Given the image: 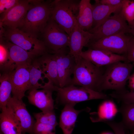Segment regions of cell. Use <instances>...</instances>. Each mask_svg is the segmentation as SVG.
<instances>
[{"mask_svg":"<svg viewBox=\"0 0 134 134\" xmlns=\"http://www.w3.org/2000/svg\"><path fill=\"white\" fill-rule=\"evenodd\" d=\"M53 1L29 0V8L19 29L39 38L51 17Z\"/></svg>","mask_w":134,"mask_h":134,"instance_id":"1","label":"cell"},{"mask_svg":"<svg viewBox=\"0 0 134 134\" xmlns=\"http://www.w3.org/2000/svg\"><path fill=\"white\" fill-rule=\"evenodd\" d=\"M104 68L105 66H97L81 57L76 63L71 85L101 92L102 81Z\"/></svg>","mask_w":134,"mask_h":134,"instance_id":"2","label":"cell"},{"mask_svg":"<svg viewBox=\"0 0 134 134\" xmlns=\"http://www.w3.org/2000/svg\"><path fill=\"white\" fill-rule=\"evenodd\" d=\"M119 61L105 66L101 89L112 90L120 93L128 91L126 89L134 65L127 62Z\"/></svg>","mask_w":134,"mask_h":134,"instance_id":"3","label":"cell"},{"mask_svg":"<svg viewBox=\"0 0 134 134\" xmlns=\"http://www.w3.org/2000/svg\"><path fill=\"white\" fill-rule=\"evenodd\" d=\"M0 27V38L19 46L37 57L48 53L43 41L36 37L18 28L1 26Z\"/></svg>","mask_w":134,"mask_h":134,"instance_id":"4","label":"cell"},{"mask_svg":"<svg viewBox=\"0 0 134 134\" xmlns=\"http://www.w3.org/2000/svg\"><path fill=\"white\" fill-rule=\"evenodd\" d=\"M52 89L57 93L56 102L65 105L70 104L75 106L81 102L96 99L107 100L110 97L102 92L72 85L63 87L53 86Z\"/></svg>","mask_w":134,"mask_h":134,"instance_id":"5","label":"cell"},{"mask_svg":"<svg viewBox=\"0 0 134 134\" xmlns=\"http://www.w3.org/2000/svg\"><path fill=\"white\" fill-rule=\"evenodd\" d=\"M80 1L73 0L53 1L51 18L69 35L77 23L76 17Z\"/></svg>","mask_w":134,"mask_h":134,"instance_id":"6","label":"cell"},{"mask_svg":"<svg viewBox=\"0 0 134 134\" xmlns=\"http://www.w3.org/2000/svg\"><path fill=\"white\" fill-rule=\"evenodd\" d=\"M40 37L48 53L50 52L54 54L68 46L69 35L51 17Z\"/></svg>","mask_w":134,"mask_h":134,"instance_id":"7","label":"cell"},{"mask_svg":"<svg viewBox=\"0 0 134 134\" xmlns=\"http://www.w3.org/2000/svg\"><path fill=\"white\" fill-rule=\"evenodd\" d=\"M131 33L130 27L120 11L110 16L99 27L91 33L92 36L89 43L119 33Z\"/></svg>","mask_w":134,"mask_h":134,"instance_id":"8","label":"cell"},{"mask_svg":"<svg viewBox=\"0 0 134 134\" xmlns=\"http://www.w3.org/2000/svg\"><path fill=\"white\" fill-rule=\"evenodd\" d=\"M130 37L125 33H119L89 43L86 47L88 48L126 55Z\"/></svg>","mask_w":134,"mask_h":134,"instance_id":"9","label":"cell"},{"mask_svg":"<svg viewBox=\"0 0 134 134\" xmlns=\"http://www.w3.org/2000/svg\"><path fill=\"white\" fill-rule=\"evenodd\" d=\"M53 54L57 62L59 87L71 85V76L73 74L76 64L74 57L69 53L67 47Z\"/></svg>","mask_w":134,"mask_h":134,"instance_id":"10","label":"cell"},{"mask_svg":"<svg viewBox=\"0 0 134 134\" xmlns=\"http://www.w3.org/2000/svg\"><path fill=\"white\" fill-rule=\"evenodd\" d=\"M0 39L6 44L9 53L8 62L2 71L3 72H11L18 66L30 65L37 57L17 45L2 39Z\"/></svg>","mask_w":134,"mask_h":134,"instance_id":"11","label":"cell"},{"mask_svg":"<svg viewBox=\"0 0 134 134\" xmlns=\"http://www.w3.org/2000/svg\"><path fill=\"white\" fill-rule=\"evenodd\" d=\"M30 65L18 66L10 72L13 97L18 99H22L26 92L30 90Z\"/></svg>","mask_w":134,"mask_h":134,"instance_id":"12","label":"cell"},{"mask_svg":"<svg viewBox=\"0 0 134 134\" xmlns=\"http://www.w3.org/2000/svg\"><path fill=\"white\" fill-rule=\"evenodd\" d=\"M30 6L29 0H21L0 19V25L12 29L22 26Z\"/></svg>","mask_w":134,"mask_h":134,"instance_id":"13","label":"cell"},{"mask_svg":"<svg viewBox=\"0 0 134 134\" xmlns=\"http://www.w3.org/2000/svg\"><path fill=\"white\" fill-rule=\"evenodd\" d=\"M7 106L12 109L20 122L22 134H34L33 129L36 121L30 114L22 99L11 97Z\"/></svg>","mask_w":134,"mask_h":134,"instance_id":"14","label":"cell"},{"mask_svg":"<svg viewBox=\"0 0 134 134\" xmlns=\"http://www.w3.org/2000/svg\"><path fill=\"white\" fill-rule=\"evenodd\" d=\"M80 56L99 67L105 66L119 61L127 62V58L125 55L90 48L85 51H82Z\"/></svg>","mask_w":134,"mask_h":134,"instance_id":"15","label":"cell"},{"mask_svg":"<svg viewBox=\"0 0 134 134\" xmlns=\"http://www.w3.org/2000/svg\"><path fill=\"white\" fill-rule=\"evenodd\" d=\"M69 36V53L74 57L76 63L81 58L80 54L83 48L89 43L92 34L81 29L77 23Z\"/></svg>","mask_w":134,"mask_h":134,"instance_id":"16","label":"cell"},{"mask_svg":"<svg viewBox=\"0 0 134 134\" xmlns=\"http://www.w3.org/2000/svg\"><path fill=\"white\" fill-rule=\"evenodd\" d=\"M53 91L46 88L41 90L29 91L27 98L29 102L42 112L54 110V100L52 94Z\"/></svg>","mask_w":134,"mask_h":134,"instance_id":"17","label":"cell"},{"mask_svg":"<svg viewBox=\"0 0 134 134\" xmlns=\"http://www.w3.org/2000/svg\"><path fill=\"white\" fill-rule=\"evenodd\" d=\"M122 4L116 6L102 4L99 0H95V3L92 5L93 24L92 28L89 32L91 33L97 29L110 16L112 13L120 12Z\"/></svg>","mask_w":134,"mask_h":134,"instance_id":"18","label":"cell"},{"mask_svg":"<svg viewBox=\"0 0 134 134\" xmlns=\"http://www.w3.org/2000/svg\"><path fill=\"white\" fill-rule=\"evenodd\" d=\"M1 111L0 132L3 134H22L20 122L12 109L7 106Z\"/></svg>","mask_w":134,"mask_h":134,"instance_id":"19","label":"cell"},{"mask_svg":"<svg viewBox=\"0 0 134 134\" xmlns=\"http://www.w3.org/2000/svg\"><path fill=\"white\" fill-rule=\"evenodd\" d=\"M36 59L51 84L59 87L57 64L54 54L47 53L36 58Z\"/></svg>","mask_w":134,"mask_h":134,"instance_id":"20","label":"cell"},{"mask_svg":"<svg viewBox=\"0 0 134 134\" xmlns=\"http://www.w3.org/2000/svg\"><path fill=\"white\" fill-rule=\"evenodd\" d=\"M74 106L70 104L66 105L61 111L59 126L63 134H72L78 115L85 109L76 110Z\"/></svg>","mask_w":134,"mask_h":134,"instance_id":"21","label":"cell"},{"mask_svg":"<svg viewBox=\"0 0 134 134\" xmlns=\"http://www.w3.org/2000/svg\"><path fill=\"white\" fill-rule=\"evenodd\" d=\"M29 73L30 87L29 91L45 89L52 85L42 70L36 58L30 66Z\"/></svg>","mask_w":134,"mask_h":134,"instance_id":"22","label":"cell"},{"mask_svg":"<svg viewBox=\"0 0 134 134\" xmlns=\"http://www.w3.org/2000/svg\"><path fill=\"white\" fill-rule=\"evenodd\" d=\"M76 19L77 24L81 29L89 31L92 29L93 24L92 7L90 0H80Z\"/></svg>","mask_w":134,"mask_h":134,"instance_id":"23","label":"cell"},{"mask_svg":"<svg viewBox=\"0 0 134 134\" xmlns=\"http://www.w3.org/2000/svg\"><path fill=\"white\" fill-rule=\"evenodd\" d=\"M0 108L1 110L6 108L11 97L12 86L10 72H3L0 77Z\"/></svg>","mask_w":134,"mask_h":134,"instance_id":"24","label":"cell"},{"mask_svg":"<svg viewBox=\"0 0 134 134\" xmlns=\"http://www.w3.org/2000/svg\"><path fill=\"white\" fill-rule=\"evenodd\" d=\"M121 114V123L125 127L134 132V103H122L119 109Z\"/></svg>","mask_w":134,"mask_h":134,"instance_id":"25","label":"cell"},{"mask_svg":"<svg viewBox=\"0 0 134 134\" xmlns=\"http://www.w3.org/2000/svg\"><path fill=\"white\" fill-rule=\"evenodd\" d=\"M34 116L37 122L55 127L58 124L54 110L34 113Z\"/></svg>","mask_w":134,"mask_h":134,"instance_id":"26","label":"cell"},{"mask_svg":"<svg viewBox=\"0 0 134 134\" xmlns=\"http://www.w3.org/2000/svg\"><path fill=\"white\" fill-rule=\"evenodd\" d=\"M121 12L128 25H130L134 22V1L122 0Z\"/></svg>","mask_w":134,"mask_h":134,"instance_id":"27","label":"cell"},{"mask_svg":"<svg viewBox=\"0 0 134 134\" xmlns=\"http://www.w3.org/2000/svg\"><path fill=\"white\" fill-rule=\"evenodd\" d=\"M56 127L36 122L33 129L34 134H56Z\"/></svg>","mask_w":134,"mask_h":134,"instance_id":"28","label":"cell"},{"mask_svg":"<svg viewBox=\"0 0 134 134\" xmlns=\"http://www.w3.org/2000/svg\"><path fill=\"white\" fill-rule=\"evenodd\" d=\"M9 58V51L4 42L0 40V67L2 71L8 62Z\"/></svg>","mask_w":134,"mask_h":134,"instance_id":"29","label":"cell"},{"mask_svg":"<svg viewBox=\"0 0 134 134\" xmlns=\"http://www.w3.org/2000/svg\"><path fill=\"white\" fill-rule=\"evenodd\" d=\"M18 0H0V13L1 18L19 1Z\"/></svg>","mask_w":134,"mask_h":134,"instance_id":"30","label":"cell"},{"mask_svg":"<svg viewBox=\"0 0 134 134\" xmlns=\"http://www.w3.org/2000/svg\"><path fill=\"white\" fill-rule=\"evenodd\" d=\"M108 125L113 130L115 134H126L124 128L121 122H117L110 120H105L103 121Z\"/></svg>","mask_w":134,"mask_h":134,"instance_id":"31","label":"cell"},{"mask_svg":"<svg viewBox=\"0 0 134 134\" xmlns=\"http://www.w3.org/2000/svg\"><path fill=\"white\" fill-rule=\"evenodd\" d=\"M127 62L134 65V36H131L129 42L126 55Z\"/></svg>","mask_w":134,"mask_h":134,"instance_id":"32","label":"cell"},{"mask_svg":"<svg viewBox=\"0 0 134 134\" xmlns=\"http://www.w3.org/2000/svg\"><path fill=\"white\" fill-rule=\"evenodd\" d=\"M100 3L102 4L111 5H118L122 4V0H100Z\"/></svg>","mask_w":134,"mask_h":134,"instance_id":"33","label":"cell"},{"mask_svg":"<svg viewBox=\"0 0 134 134\" xmlns=\"http://www.w3.org/2000/svg\"><path fill=\"white\" fill-rule=\"evenodd\" d=\"M128 81V86L131 91H134V72L131 74Z\"/></svg>","mask_w":134,"mask_h":134,"instance_id":"34","label":"cell"},{"mask_svg":"<svg viewBox=\"0 0 134 134\" xmlns=\"http://www.w3.org/2000/svg\"><path fill=\"white\" fill-rule=\"evenodd\" d=\"M131 29V33L132 36H134V22L130 25H129Z\"/></svg>","mask_w":134,"mask_h":134,"instance_id":"35","label":"cell"},{"mask_svg":"<svg viewBox=\"0 0 134 134\" xmlns=\"http://www.w3.org/2000/svg\"><path fill=\"white\" fill-rule=\"evenodd\" d=\"M131 134H134V132H133Z\"/></svg>","mask_w":134,"mask_h":134,"instance_id":"36","label":"cell"},{"mask_svg":"<svg viewBox=\"0 0 134 134\" xmlns=\"http://www.w3.org/2000/svg\"><path fill=\"white\" fill-rule=\"evenodd\" d=\"M0 134H3L1 132H0Z\"/></svg>","mask_w":134,"mask_h":134,"instance_id":"37","label":"cell"}]
</instances>
